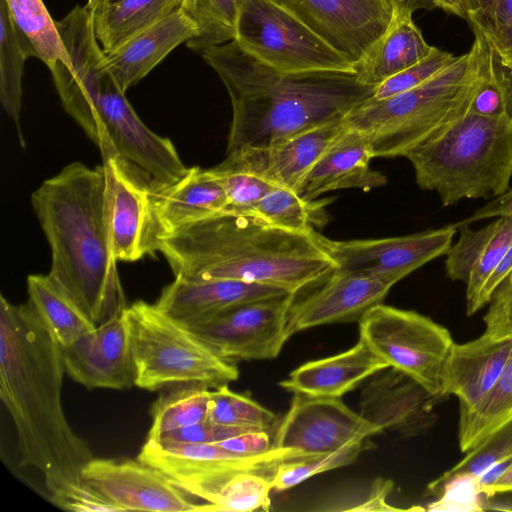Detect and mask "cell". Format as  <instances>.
Masks as SVG:
<instances>
[{"label": "cell", "instance_id": "9f6ffc18", "mask_svg": "<svg viewBox=\"0 0 512 512\" xmlns=\"http://www.w3.org/2000/svg\"><path fill=\"white\" fill-rule=\"evenodd\" d=\"M493 0H467L469 21L488 11ZM469 23V22H468Z\"/></svg>", "mask_w": 512, "mask_h": 512}, {"label": "cell", "instance_id": "484cf974", "mask_svg": "<svg viewBox=\"0 0 512 512\" xmlns=\"http://www.w3.org/2000/svg\"><path fill=\"white\" fill-rule=\"evenodd\" d=\"M197 35L196 25L179 9L105 54L107 66L123 93L142 80L173 49Z\"/></svg>", "mask_w": 512, "mask_h": 512}, {"label": "cell", "instance_id": "52a82bcc", "mask_svg": "<svg viewBox=\"0 0 512 512\" xmlns=\"http://www.w3.org/2000/svg\"><path fill=\"white\" fill-rule=\"evenodd\" d=\"M125 314L135 386L148 391L190 384L215 389L239 378L235 362L220 356L154 303L136 301L127 306Z\"/></svg>", "mask_w": 512, "mask_h": 512}, {"label": "cell", "instance_id": "ac0fdd59", "mask_svg": "<svg viewBox=\"0 0 512 512\" xmlns=\"http://www.w3.org/2000/svg\"><path fill=\"white\" fill-rule=\"evenodd\" d=\"M443 399L430 394L405 373L388 367L372 375L363 386L359 414L383 431L415 437L434 426V407Z\"/></svg>", "mask_w": 512, "mask_h": 512}, {"label": "cell", "instance_id": "5b68a950", "mask_svg": "<svg viewBox=\"0 0 512 512\" xmlns=\"http://www.w3.org/2000/svg\"><path fill=\"white\" fill-rule=\"evenodd\" d=\"M468 52L421 85L385 99L373 98L346 117L348 127L361 131L375 157H405L469 111L485 77L490 45L475 27Z\"/></svg>", "mask_w": 512, "mask_h": 512}, {"label": "cell", "instance_id": "7dc6e473", "mask_svg": "<svg viewBox=\"0 0 512 512\" xmlns=\"http://www.w3.org/2000/svg\"><path fill=\"white\" fill-rule=\"evenodd\" d=\"M49 500L55 506L67 511L120 512L118 507L84 482L64 492L49 495Z\"/></svg>", "mask_w": 512, "mask_h": 512}, {"label": "cell", "instance_id": "b9f144b4", "mask_svg": "<svg viewBox=\"0 0 512 512\" xmlns=\"http://www.w3.org/2000/svg\"><path fill=\"white\" fill-rule=\"evenodd\" d=\"M426 493L436 497L424 508L427 511H482L483 491L478 476L454 475L439 484H428Z\"/></svg>", "mask_w": 512, "mask_h": 512}, {"label": "cell", "instance_id": "2e32d148", "mask_svg": "<svg viewBox=\"0 0 512 512\" xmlns=\"http://www.w3.org/2000/svg\"><path fill=\"white\" fill-rule=\"evenodd\" d=\"M303 457L281 448L256 455L225 449L216 443H181L147 439L137 459L165 474L171 482L190 491L209 478L234 470H251L273 476L279 463Z\"/></svg>", "mask_w": 512, "mask_h": 512}, {"label": "cell", "instance_id": "277c9868", "mask_svg": "<svg viewBox=\"0 0 512 512\" xmlns=\"http://www.w3.org/2000/svg\"><path fill=\"white\" fill-rule=\"evenodd\" d=\"M312 234L282 229L250 215L222 213L160 240L175 277L231 279L300 290L337 269Z\"/></svg>", "mask_w": 512, "mask_h": 512}, {"label": "cell", "instance_id": "30bf717a", "mask_svg": "<svg viewBox=\"0 0 512 512\" xmlns=\"http://www.w3.org/2000/svg\"><path fill=\"white\" fill-rule=\"evenodd\" d=\"M109 227L117 261L134 262L159 249L153 208L155 177L115 153L102 154Z\"/></svg>", "mask_w": 512, "mask_h": 512}, {"label": "cell", "instance_id": "1f68e13d", "mask_svg": "<svg viewBox=\"0 0 512 512\" xmlns=\"http://www.w3.org/2000/svg\"><path fill=\"white\" fill-rule=\"evenodd\" d=\"M331 198L306 200L295 191L276 187L250 212L268 224L289 231L312 234L329 221L326 212Z\"/></svg>", "mask_w": 512, "mask_h": 512}, {"label": "cell", "instance_id": "e0dca14e", "mask_svg": "<svg viewBox=\"0 0 512 512\" xmlns=\"http://www.w3.org/2000/svg\"><path fill=\"white\" fill-rule=\"evenodd\" d=\"M62 354L66 374L87 389L124 390L135 386L125 310L63 347Z\"/></svg>", "mask_w": 512, "mask_h": 512}, {"label": "cell", "instance_id": "74e56055", "mask_svg": "<svg viewBox=\"0 0 512 512\" xmlns=\"http://www.w3.org/2000/svg\"><path fill=\"white\" fill-rule=\"evenodd\" d=\"M207 420L226 426L269 430L276 415L252 398L223 385L211 389Z\"/></svg>", "mask_w": 512, "mask_h": 512}, {"label": "cell", "instance_id": "603a6c76", "mask_svg": "<svg viewBox=\"0 0 512 512\" xmlns=\"http://www.w3.org/2000/svg\"><path fill=\"white\" fill-rule=\"evenodd\" d=\"M153 208L161 239L179 229L226 213L228 199L210 169L191 167L180 179L155 178Z\"/></svg>", "mask_w": 512, "mask_h": 512}, {"label": "cell", "instance_id": "7c38bea8", "mask_svg": "<svg viewBox=\"0 0 512 512\" xmlns=\"http://www.w3.org/2000/svg\"><path fill=\"white\" fill-rule=\"evenodd\" d=\"M357 69L395 21L393 0H272Z\"/></svg>", "mask_w": 512, "mask_h": 512}, {"label": "cell", "instance_id": "db71d44e", "mask_svg": "<svg viewBox=\"0 0 512 512\" xmlns=\"http://www.w3.org/2000/svg\"><path fill=\"white\" fill-rule=\"evenodd\" d=\"M432 4L448 14L460 17L469 22V11L467 0H431Z\"/></svg>", "mask_w": 512, "mask_h": 512}, {"label": "cell", "instance_id": "ab89813d", "mask_svg": "<svg viewBox=\"0 0 512 512\" xmlns=\"http://www.w3.org/2000/svg\"><path fill=\"white\" fill-rule=\"evenodd\" d=\"M510 458H512V420L467 451L461 461L429 484H439L458 474L480 476L495 464Z\"/></svg>", "mask_w": 512, "mask_h": 512}, {"label": "cell", "instance_id": "cb8c5ba5", "mask_svg": "<svg viewBox=\"0 0 512 512\" xmlns=\"http://www.w3.org/2000/svg\"><path fill=\"white\" fill-rule=\"evenodd\" d=\"M372 158L374 156L367 137L347 126L309 171L297 194L303 199L312 200L339 189L368 191L384 186L387 178L370 167Z\"/></svg>", "mask_w": 512, "mask_h": 512}, {"label": "cell", "instance_id": "4dcf8cb0", "mask_svg": "<svg viewBox=\"0 0 512 512\" xmlns=\"http://www.w3.org/2000/svg\"><path fill=\"white\" fill-rule=\"evenodd\" d=\"M29 57H35L31 46L15 27L5 0H0V101L17 127L22 147L25 146L19 125L22 78Z\"/></svg>", "mask_w": 512, "mask_h": 512}, {"label": "cell", "instance_id": "d4e9b609", "mask_svg": "<svg viewBox=\"0 0 512 512\" xmlns=\"http://www.w3.org/2000/svg\"><path fill=\"white\" fill-rule=\"evenodd\" d=\"M389 365L363 341L334 356L306 362L279 386L293 393L341 398Z\"/></svg>", "mask_w": 512, "mask_h": 512}, {"label": "cell", "instance_id": "9c48e42d", "mask_svg": "<svg viewBox=\"0 0 512 512\" xmlns=\"http://www.w3.org/2000/svg\"><path fill=\"white\" fill-rule=\"evenodd\" d=\"M359 339L389 367L442 394L441 371L453 339L450 331L413 310L380 303L359 320Z\"/></svg>", "mask_w": 512, "mask_h": 512}, {"label": "cell", "instance_id": "ba28073f", "mask_svg": "<svg viewBox=\"0 0 512 512\" xmlns=\"http://www.w3.org/2000/svg\"><path fill=\"white\" fill-rule=\"evenodd\" d=\"M233 40L280 71L356 72L346 58L272 0H242Z\"/></svg>", "mask_w": 512, "mask_h": 512}, {"label": "cell", "instance_id": "ffe728a7", "mask_svg": "<svg viewBox=\"0 0 512 512\" xmlns=\"http://www.w3.org/2000/svg\"><path fill=\"white\" fill-rule=\"evenodd\" d=\"M346 128L345 118L338 119L268 147H246L226 155L273 184L297 193L315 163Z\"/></svg>", "mask_w": 512, "mask_h": 512}, {"label": "cell", "instance_id": "5bb4252c", "mask_svg": "<svg viewBox=\"0 0 512 512\" xmlns=\"http://www.w3.org/2000/svg\"><path fill=\"white\" fill-rule=\"evenodd\" d=\"M382 432L341 398L294 393L273 447L294 450L306 457L335 452Z\"/></svg>", "mask_w": 512, "mask_h": 512}, {"label": "cell", "instance_id": "d590c367", "mask_svg": "<svg viewBox=\"0 0 512 512\" xmlns=\"http://www.w3.org/2000/svg\"><path fill=\"white\" fill-rule=\"evenodd\" d=\"M12 21L29 43L36 58L48 69L62 56V42L56 22L42 0H5Z\"/></svg>", "mask_w": 512, "mask_h": 512}, {"label": "cell", "instance_id": "bcb514c9", "mask_svg": "<svg viewBox=\"0 0 512 512\" xmlns=\"http://www.w3.org/2000/svg\"><path fill=\"white\" fill-rule=\"evenodd\" d=\"M253 430L262 429L226 426L205 420L194 425L165 432L152 440L181 443H216Z\"/></svg>", "mask_w": 512, "mask_h": 512}, {"label": "cell", "instance_id": "f6af8a7d", "mask_svg": "<svg viewBox=\"0 0 512 512\" xmlns=\"http://www.w3.org/2000/svg\"><path fill=\"white\" fill-rule=\"evenodd\" d=\"M483 316L484 333L494 339L512 337V271L494 291Z\"/></svg>", "mask_w": 512, "mask_h": 512}, {"label": "cell", "instance_id": "6f0895ef", "mask_svg": "<svg viewBox=\"0 0 512 512\" xmlns=\"http://www.w3.org/2000/svg\"><path fill=\"white\" fill-rule=\"evenodd\" d=\"M119 1L120 0H87L86 6L91 10L93 15H97Z\"/></svg>", "mask_w": 512, "mask_h": 512}, {"label": "cell", "instance_id": "44dd1931", "mask_svg": "<svg viewBox=\"0 0 512 512\" xmlns=\"http://www.w3.org/2000/svg\"><path fill=\"white\" fill-rule=\"evenodd\" d=\"M289 293L284 288L260 283L175 277L162 289L154 304L177 322L189 326L247 302Z\"/></svg>", "mask_w": 512, "mask_h": 512}, {"label": "cell", "instance_id": "681fc988", "mask_svg": "<svg viewBox=\"0 0 512 512\" xmlns=\"http://www.w3.org/2000/svg\"><path fill=\"white\" fill-rule=\"evenodd\" d=\"M500 216H512V187L504 194L477 209L467 219L455 223V226L469 225L479 220L497 218Z\"/></svg>", "mask_w": 512, "mask_h": 512}, {"label": "cell", "instance_id": "7402d4cb", "mask_svg": "<svg viewBox=\"0 0 512 512\" xmlns=\"http://www.w3.org/2000/svg\"><path fill=\"white\" fill-rule=\"evenodd\" d=\"M512 354V337L494 339L483 333L453 343L441 371V389L459 400V415L471 412L493 388Z\"/></svg>", "mask_w": 512, "mask_h": 512}, {"label": "cell", "instance_id": "8992f818", "mask_svg": "<svg viewBox=\"0 0 512 512\" xmlns=\"http://www.w3.org/2000/svg\"><path fill=\"white\" fill-rule=\"evenodd\" d=\"M405 157L417 185L435 191L444 206L499 197L512 178V115L468 111Z\"/></svg>", "mask_w": 512, "mask_h": 512}, {"label": "cell", "instance_id": "8d00e7d4", "mask_svg": "<svg viewBox=\"0 0 512 512\" xmlns=\"http://www.w3.org/2000/svg\"><path fill=\"white\" fill-rule=\"evenodd\" d=\"M211 173L224 189L230 213L250 214L258 202L274 188L279 187L255 174L239 160L226 155L224 161L210 168Z\"/></svg>", "mask_w": 512, "mask_h": 512}, {"label": "cell", "instance_id": "e575fe53", "mask_svg": "<svg viewBox=\"0 0 512 512\" xmlns=\"http://www.w3.org/2000/svg\"><path fill=\"white\" fill-rule=\"evenodd\" d=\"M242 0H182L180 10L196 25L197 35L186 45L202 54L232 41Z\"/></svg>", "mask_w": 512, "mask_h": 512}, {"label": "cell", "instance_id": "4fadbf2b", "mask_svg": "<svg viewBox=\"0 0 512 512\" xmlns=\"http://www.w3.org/2000/svg\"><path fill=\"white\" fill-rule=\"evenodd\" d=\"M455 224L420 233L380 239L331 240L317 233L319 243L341 271L396 284L431 260L446 255Z\"/></svg>", "mask_w": 512, "mask_h": 512}, {"label": "cell", "instance_id": "f907efd6", "mask_svg": "<svg viewBox=\"0 0 512 512\" xmlns=\"http://www.w3.org/2000/svg\"><path fill=\"white\" fill-rule=\"evenodd\" d=\"M512 271V244L506 251L502 260L493 271L488 281L486 282L483 290L481 291L475 310L476 312L487 305L496 290V288L500 285V283L507 277V275Z\"/></svg>", "mask_w": 512, "mask_h": 512}, {"label": "cell", "instance_id": "4316f807", "mask_svg": "<svg viewBox=\"0 0 512 512\" xmlns=\"http://www.w3.org/2000/svg\"><path fill=\"white\" fill-rule=\"evenodd\" d=\"M434 48L426 42L412 18L397 20L369 57L357 67L356 73L362 83L377 87L426 58Z\"/></svg>", "mask_w": 512, "mask_h": 512}, {"label": "cell", "instance_id": "8fae6325", "mask_svg": "<svg viewBox=\"0 0 512 512\" xmlns=\"http://www.w3.org/2000/svg\"><path fill=\"white\" fill-rule=\"evenodd\" d=\"M295 295L247 302L187 327L227 360H271L290 337L287 318Z\"/></svg>", "mask_w": 512, "mask_h": 512}, {"label": "cell", "instance_id": "6da1fadb", "mask_svg": "<svg viewBox=\"0 0 512 512\" xmlns=\"http://www.w3.org/2000/svg\"><path fill=\"white\" fill-rule=\"evenodd\" d=\"M62 348L29 302L0 297V397L17 432L19 466L40 471L49 495L80 485L93 453L66 419Z\"/></svg>", "mask_w": 512, "mask_h": 512}, {"label": "cell", "instance_id": "9a60e30c", "mask_svg": "<svg viewBox=\"0 0 512 512\" xmlns=\"http://www.w3.org/2000/svg\"><path fill=\"white\" fill-rule=\"evenodd\" d=\"M82 481L124 511H207L199 502L156 468L138 459L93 458L82 471Z\"/></svg>", "mask_w": 512, "mask_h": 512}, {"label": "cell", "instance_id": "f35d334b", "mask_svg": "<svg viewBox=\"0 0 512 512\" xmlns=\"http://www.w3.org/2000/svg\"><path fill=\"white\" fill-rule=\"evenodd\" d=\"M365 441L350 444L335 452L279 463L271 478L273 490L285 491L314 475L351 464L366 448Z\"/></svg>", "mask_w": 512, "mask_h": 512}, {"label": "cell", "instance_id": "ee69618b", "mask_svg": "<svg viewBox=\"0 0 512 512\" xmlns=\"http://www.w3.org/2000/svg\"><path fill=\"white\" fill-rule=\"evenodd\" d=\"M456 57L450 52L435 47L426 58L379 84L372 98L385 99L411 90L444 69Z\"/></svg>", "mask_w": 512, "mask_h": 512}, {"label": "cell", "instance_id": "f5cc1de1", "mask_svg": "<svg viewBox=\"0 0 512 512\" xmlns=\"http://www.w3.org/2000/svg\"><path fill=\"white\" fill-rule=\"evenodd\" d=\"M485 496L483 494L480 502L482 511H507L512 512V495L507 493Z\"/></svg>", "mask_w": 512, "mask_h": 512}, {"label": "cell", "instance_id": "f1b7e54d", "mask_svg": "<svg viewBox=\"0 0 512 512\" xmlns=\"http://www.w3.org/2000/svg\"><path fill=\"white\" fill-rule=\"evenodd\" d=\"M272 476L251 470L215 475L190 494L208 504L207 511L249 512L270 506Z\"/></svg>", "mask_w": 512, "mask_h": 512}, {"label": "cell", "instance_id": "7a4b0ae2", "mask_svg": "<svg viewBox=\"0 0 512 512\" xmlns=\"http://www.w3.org/2000/svg\"><path fill=\"white\" fill-rule=\"evenodd\" d=\"M201 56L230 96L227 152L268 147L297 133L345 118L373 97L375 86L356 72H284L264 64L232 40Z\"/></svg>", "mask_w": 512, "mask_h": 512}, {"label": "cell", "instance_id": "7bdbcfd3", "mask_svg": "<svg viewBox=\"0 0 512 512\" xmlns=\"http://www.w3.org/2000/svg\"><path fill=\"white\" fill-rule=\"evenodd\" d=\"M501 64L512 73V0H493L487 12L472 18Z\"/></svg>", "mask_w": 512, "mask_h": 512}, {"label": "cell", "instance_id": "11a10c76", "mask_svg": "<svg viewBox=\"0 0 512 512\" xmlns=\"http://www.w3.org/2000/svg\"><path fill=\"white\" fill-rule=\"evenodd\" d=\"M499 493H512V463L496 479V481L488 486L483 492L485 496H492Z\"/></svg>", "mask_w": 512, "mask_h": 512}, {"label": "cell", "instance_id": "60d3db41", "mask_svg": "<svg viewBox=\"0 0 512 512\" xmlns=\"http://www.w3.org/2000/svg\"><path fill=\"white\" fill-rule=\"evenodd\" d=\"M496 220L495 233L479 255L466 283V313L468 316L476 313L475 306L481 291L512 244V216H500Z\"/></svg>", "mask_w": 512, "mask_h": 512}, {"label": "cell", "instance_id": "d6a6232c", "mask_svg": "<svg viewBox=\"0 0 512 512\" xmlns=\"http://www.w3.org/2000/svg\"><path fill=\"white\" fill-rule=\"evenodd\" d=\"M512 420V354L483 401L459 415L458 445L466 453L499 427Z\"/></svg>", "mask_w": 512, "mask_h": 512}, {"label": "cell", "instance_id": "c3c4849f", "mask_svg": "<svg viewBox=\"0 0 512 512\" xmlns=\"http://www.w3.org/2000/svg\"><path fill=\"white\" fill-rule=\"evenodd\" d=\"M273 441L268 430H253L216 442V444L236 453L256 455L273 449Z\"/></svg>", "mask_w": 512, "mask_h": 512}, {"label": "cell", "instance_id": "836d02e7", "mask_svg": "<svg viewBox=\"0 0 512 512\" xmlns=\"http://www.w3.org/2000/svg\"><path fill=\"white\" fill-rule=\"evenodd\" d=\"M210 397L211 389L204 386H173L152 405V424L147 439L207 420Z\"/></svg>", "mask_w": 512, "mask_h": 512}, {"label": "cell", "instance_id": "f546056e", "mask_svg": "<svg viewBox=\"0 0 512 512\" xmlns=\"http://www.w3.org/2000/svg\"><path fill=\"white\" fill-rule=\"evenodd\" d=\"M27 292L28 302L62 348L96 327L48 274L29 275Z\"/></svg>", "mask_w": 512, "mask_h": 512}, {"label": "cell", "instance_id": "83f0119b", "mask_svg": "<svg viewBox=\"0 0 512 512\" xmlns=\"http://www.w3.org/2000/svg\"><path fill=\"white\" fill-rule=\"evenodd\" d=\"M182 0H120L93 15L96 38L105 54L168 17Z\"/></svg>", "mask_w": 512, "mask_h": 512}, {"label": "cell", "instance_id": "d6986e66", "mask_svg": "<svg viewBox=\"0 0 512 512\" xmlns=\"http://www.w3.org/2000/svg\"><path fill=\"white\" fill-rule=\"evenodd\" d=\"M393 285L336 269L320 288L294 300L287 318L288 335L326 324L359 322L372 307L383 303Z\"/></svg>", "mask_w": 512, "mask_h": 512}, {"label": "cell", "instance_id": "3957f363", "mask_svg": "<svg viewBox=\"0 0 512 512\" xmlns=\"http://www.w3.org/2000/svg\"><path fill=\"white\" fill-rule=\"evenodd\" d=\"M31 200L51 248L52 281L96 326L123 313L128 305L112 246L103 164L70 163Z\"/></svg>", "mask_w": 512, "mask_h": 512}, {"label": "cell", "instance_id": "816d5d0a", "mask_svg": "<svg viewBox=\"0 0 512 512\" xmlns=\"http://www.w3.org/2000/svg\"><path fill=\"white\" fill-rule=\"evenodd\" d=\"M395 21L412 18L415 11L434 8L431 0H393Z\"/></svg>", "mask_w": 512, "mask_h": 512}]
</instances>
